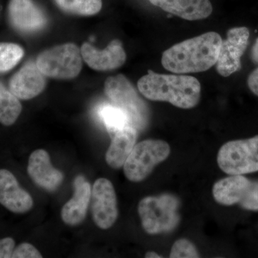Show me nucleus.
<instances>
[{
  "instance_id": "1",
  "label": "nucleus",
  "mask_w": 258,
  "mask_h": 258,
  "mask_svg": "<svg viewBox=\"0 0 258 258\" xmlns=\"http://www.w3.org/2000/svg\"><path fill=\"white\" fill-rule=\"evenodd\" d=\"M222 41L215 32L188 39L164 51L161 64L176 74L204 72L216 64Z\"/></svg>"
},
{
  "instance_id": "2",
  "label": "nucleus",
  "mask_w": 258,
  "mask_h": 258,
  "mask_svg": "<svg viewBox=\"0 0 258 258\" xmlns=\"http://www.w3.org/2000/svg\"><path fill=\"white\" fill-rule=\"evenodd\" d=\"M139 92L147 99L164 101L182 109L195 108L201 97L198 79L186 75L159 74L148 71L138 81Z\"/></svg>"
},
{
  "instance_id": "3",
  "label": "nucleus",
  "mask_w": 258,
  "mask_h": 258,
  "mask_svg": "<svg viewBox=\"0 0 258 258\" xmlns=\"http://www.w3.org/2000/svg\"><path fill=\"white\" fill-rule=\"evenodd\" d=\"M179 198L172 194L146 197L138 205V213L144 231L149 235L169 233L180 222Z\"/></svg>"
},
{
  "instance_id": "4",
  "label": "nucleus",
  "mask_w": 258,
  "mask_h": 258,
  "mask_svg": "<svg viewBox=\"0 0 258 258\" xmlns=\"http://www.w3.org/2000/svg\"><path fill=\"white\" fill-rule=\"evenodd\" d=\"M170 153V146L164 141L147 139L139 142L134 146L123 164L125 177L133 182L144 181Z\"/></svg>"
},
{
  "instance_id": "5",
  "label": "nucleus",
  "mask_w": 258,
  "mask_h": 258,
  "mask_svg": "<svg viewBox=\"0 0 258 258\" xmlns=\"http://www.w3.org/2000/svg\"><path fill=\"white\" fill-rule=\"evenodd\" d=\"M217 164L229 175L258 171V136L227 142L219 150Z\"/></svg>"
},
{
  "instance_id": "6",
  "label": "nucleus",
  "mask_w": 258,
  "mask_h": 258,
  "mask_svg": "<svg viewBox=\"0 0 258 258\" xmlns=\"http://www.w3.org/2000/svg\"><path fill=\"white\" fill-rule=\"evenodd\" d=\"M104 91L113 104L128 113L137 130H143L147 126L149 121V108L133 85L123 75H117L107 79Z\"/></svg>"
},
{
  "instance_id": "7",
  "label": "nucleus",
  "mask_w": 258,
  "mask_h": 258,
  "mask_svg": "<svg viewBox=\"0 0 258 258\" xmlns=\"http://www.w3.org/2000/svg\"><path fill=\"white\" fill-rule=\"evenodd\" d=\"M36 64L47 77L72 79L79 76L82 69V55L77 45L66 43L43 51L37 56Z\"/></svg>"
},
{
  "instance_id": "8",
  "label": "nucleus",
  "mask_w": 258,
  "mask_h": 258,
  "mask_svg": "<svg viewBox=\"0 0 258 258\" xmlns=\"http://www.w3.org/2000/svg\"><path fill=\"white\" fill-rule=\"evenodd\" d=\"M217 203L224 206L239 205L244 210L258 211V181L243 175H230L217 181L212 188Z\"/></svg>"
},
{
  "instance_id": "9",
  "label": "nucleus",
  "mask_w": 258,
  "mask_h": 258,
  "mask_svg": "<svg viewBox=\"0 0 258 258\" xmlns=\"http://www.w3.org/2000/svg\"><path fill=\"white\" fill-rule=\"evenodd\" d=\"M249 38V29L246 27L231 28L227 37L222 40L216 62L217 72L228 77L242 68L241 58L244 55Z\"/></svg>"
},
{
  "instance_id": "10",
  "label": "nucleus",
  "mask_w": 258,
  "mask_h": 258,
  "mask_svg": "<svg viewBox=\"0 0 258 258\" xmlns=\"http://www.w3.org/2000/svg\"><path fill=\"white\" fill-rule=\"evenodd\" d=\"M93 220L101 230H108L114 225L118 216L114 186L110 180L100 178L95 181L91 191Z\"/></svg>"
},
{
  "instance_id": "11",
  "label": "nucleus",
  "mask_w": 258,
  "mask_h": 258,
  "mask_svg": "<svg viewBox=\"0 0 258 258\" xmlns=\"http://www.w3.org/2000/svg\"><path fill=\"white\" fill-rule=\"evenodd\" d=\"M28 174L34 183L42 189L55 191L64 180V174L51 164L48 152L37 149L29 157Z\"/></svg>"
},
{
  "instance_id": "12",
  "label": "nucleus",
  "mask_w": 258,
  "mask_h": 258,
  "mask_svg": "<svg viewBox=\"0 0 258 258\" xmlns=\"http://www.w3.org/2000/svg\"><path fill=\"white\" fill-rule=\"evenodd\" d=\"M8 16L12 25L24 33L39 31L47 23L43 12L32 0H10Z\"/></svg>"
},
{
  "instance_id": "13",
  "label": "nucleus",
  "mask_w": 258,
  "mask_h": 258,
  "mask_svg": "<svg viewBox=\"0 0 258 258\" xmlns=\"http://www.w3.org/2000/svg\"><path fill=\"white\" fill-rule=\"evenodd\" d=\"M0 204L15 214L26 213L33 207L31 195L20 186L8 169H0Z\"/></svg>"
},
{
  "instance_id": "14",
  "label": "nucleus",
  "mask_w": 258,
  "mask_h": 258,
  "mask_svg": "<svg viewBox=\"0 0 258 258\" xmlns=\"http://www.w3.org/2000/svg\"><path fill=\"white\" fill-rule=\"evenodd\" d=\"M83 60L91 69L96 71H111L121 67L126 60L124 49L120 40H112L103 50L95 48L91 44L85 42L81 47Z\"/></svg>"
},
{
  "instance_id": "15",
  "label": "nucleus",
  "mask_w": 258,
  "mask_h": 258,
  "mask_svg": "<svg viewBox=\"0 0 258 258\" xmlns=\"http://www.w3.org/2000/svg\"><path fill=\"white\" fill-rule=\"evenodd\" d=\"M44 76L36 62H28L10 79V91L19 99H32L40 94L45 88Z\"/></svg>"
},
{
  "instance_id": "16",
  "label": "nucleus",
  "mask_w": 258,
  "mask_h": 258,
  "mask_svg": "<svg viewBox=\"0 0 258 258\" xmlns=\"http://www.w3.org/2000/svg\"><path fill=\"white\" fill-rule=\"evenodd\" d=\"M74 186V196L61 210L62 221L70 226H77L84 221L91 198V184L84 176H76Z\"/></svg>"
},
{
  "instance_id": "17",
  "label": "nucleus",
  "mask_w": 258,
  "mask_h": 258,
  "mask_svg": "<svg viewBox=\"0 0 258 258\" xmlns=\"http://www.w3.org/2000/svg\"><path fill=\"white\" fill-rule=\"evenodd\" d=\"M164 11L194 21L208 18L212 13L210 0H149Z\"/></svg>"
},
{
  "instance_id": "18",
  "label": "nucleus",
  "mask_w": 258,
  "mask_h": 258,
  "mask_svg": "<svg viewBox=\"0 0 258 258\" xmlns=\"http://www.w3.org/2000/svg\"><path fill=\"white\" fill-rule=\"evenodd\" d=\"M138 132L133 125L118 131L111 137V143L106 154L107 164L112 169L123 167L137 142Z\"/></svg>"
},
{
  "instance_id": "19",
  "label": "nucleus",
  "mask_w": 258,
  "mask_h": 258,
  "mask_svg": "<svg viewBox=\"0 0 258 258\" xmlns=\"http://www.w3.org/2000/svg\"><path fill=\"white\" fill-rule=\"evenodd\" d=\"M98 115L111 138L116 132L128 125H133L132 118L123 108L111 103L102 105L98 108Z\"/></svg>"
},
{
  "instance_id": "20",
  "label": "nucleus",
  "mask_w": 258,
  "mask_h": 258,
  "mask_svg": "<svg viewBox=\"0 0 258 258\" xmlns=\"http://www.w3.org/2000/svg\"><path fill=\"white\" fill-rule=\"evenodd\" d=\"M22 109L18 97L0 82V123L6 126L14 124L21 114Z\"/></svg>"
},
{
  "instance_id": "21",
  "label": "nucleus",
  "mask_w": 258,
  "mask_h": 258,
  "mask_svg": "<svg viewBox=\"0 0 258 258\" xmlns=\"http://www.w3.org/2000/svg\"><path fill=\"white\" fill-rule=\"evenodd\" d=\"M60 10L69 14L91 16L99 13L101 0H55Z\"/></svg>"
},
{
  "instance_id": "22",
  "label": "nucleus",
  "mask_w": 258,
  "mask_h": 258,
  "mask_svg": "<svg viewBox=\"0 0 258 258\" xmlns=\"http://www.w3.org/2000/svg\"><path fill=\"white\" fill-rule=\"evenodd\" d=\"M24 50L11 42H0V73H6L17 66L23 58Z\"/></svg>"
},
{
  "instance_id": "23",
  "label": "nucleus",
  "mask_w": 258,
  "mask_h": 258,
  "mask_svg": "<svg viewBox=\"0 0 258 258\" xmlns=\"http://www.w3.org/2000/svg\"><path fill=\"white\" fill-rule=\"evenodd\" d=\"M169 257L171 258H198L200 254L196 246L189 240L179 239L171 247Z\"/></svg>"
},
{
  "instance_id": "24",
  "label": "nucleus",
  "mask_w": 258,
  "mask_h": 258,
  "mask_svg": "<svg viewBox=\"0 0 258 258\" xmlns=\"http://www.w3.org/2000/svg\"><path fill=\"white\" fill-rule=\"evenodd\" d=\"M42 254L38 249L28 242L19 244L13 251L12 258H42Z\"/></svg>"
},
{
  "instance_id": "25",
  "label": "nucleus",
  "mask_w": 258,
  "mask_h": 258,
  "mask_svg": "<svg viewBox=\"0 0 258 258\" xmlns=\"http://www.w3.org/2000/svg\"><path fill=\"white\" fill-rule=\"evenodd\" d=\"M15 248V241L12 237L0 239V258H11Z\"/></svg>"
},
{
  "instance_id": "26",
  "label": "nucleus",
  "mask_w": 258,
  "mask_h": 258,
  "mask_svg": "<svg viewBox=\"0 0 258 258\" xmlns=\"http://www.w3.org/2000/svg\"><path fill=\"white\" fill-rule=\"evenodd\" d=\"M247 83L251 92L258 97V67L249 75Z\"/></svg>"
},
{
  "instance_id": "27",
  "label": "nucleus",
  "mask_w": 258,
  "mask_h": 258,
  "mask_svg": "<svg viewBox=\"0 0 258 258\" xmlns=\"http://www.w3.org/2000/svg\"><path fill=\"white\" fill-rule=\"evenodd\" d=\"M251 60L254 64H258V37L256 39L250 53Z\"/></svg>"
},
{
  "instance_id": "28",
  "label": "nucleus",
  "mask_w": 258,
  "mask_h": 258,
  "mask_svg": "<svg viewBox=\"0 0 258 258\" xmlns=\"http://www.w3.org/2000/svg\"><path fill=\"white\" fill-rule=\"evenodd\" d=\"M146 258H160L163 257L160 254L154 252V251H149L145 254Z\"/></svg>"
}]
</instances>
